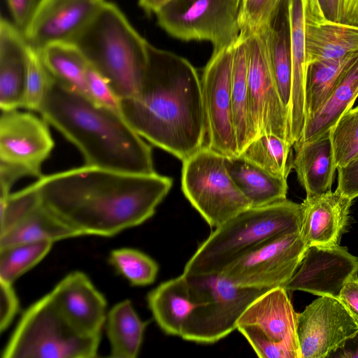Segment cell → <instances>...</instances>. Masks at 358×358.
Here are the masks:
<instances>
[{
    "label": "cell",
    "mask_w": 358,
    "mask_h": 358,
    "mask_svg": "<svg viewBox=\"0 0 358 358\" xmlns=\"http://www.w3.org/2000/svg\"><path fill=\"white\" fill-rule=\"evenodd\" d=\"M231 105L239 155L255 138L249 108L246 45L245 39L241 36L234 46Z\"/></svg>",
    "instance_id": "obj_30"
},
{
    "label": "cell",
    "mask_w": 358,
    "mask_h": 358,
    "mask_svg": "<svg viewBox=\"0 0 358 358\" xmlns=\"http://www.w3.org/2000/svg\"><path fill=\"white\" fill-rule=\"evenodd\" d=\"M39 50L47 69L55 80L89 97L86 80L89 64L73 43H54Z\"/></svg>",
    "instance_id": "obj_31"
},
{
    "label": "cell",
    "mask_w": 358,
    "mask_h": 358,
    "mask_svg": "<svg viewBox=\"0 0 358 358\" xmlns=\"http://www.w3.org/2000/svg\"><path fill=\"white\" fill-rule=\"evenodd\" d=\"M80 236L40 203L5 232L0 234V248L23 243L50 242Z\"/></svg>",
    "instance_id": "obj_28"
},
{
    "label": "cell",
    "mask_w": 358,
    "mask_h": 358,
    "mask_svg": "<svg viewBox=\"0 0 358 358\" xmlns=\"http://www.w3.org/2000/svg\"><path fill=\"white\" fill-rule=\"evenodd\" d=\"M338 170V190L342 195L353 201L358 196V155Z\"/></svg>",
    "instance_id": "obj_42"
},
{
    "label": "cell",
    "mask_w": 358,
    "mask_h": 358,
    "mask_svg": "<svg viewBox=\"0 0 358 358\" xmlns=\"http://www.w3.org/2000/svg\"><path fill=\"white\" fill-rule=\"evenodd\" d=\"M147 324V322L140 318L129 300L115 304L107 313L105 322L110 345V357H136Z\"/></svg>",
    "instance_id": "obj_29"
},
{
    "label": "cell",
    "mask_w": 358,
    "mask_h": 358,
    "mask_svg": "<svg viewBox=\"0 0 358 358\" xmlns=\"http://www.w3.org/2000/svg\"><path fill=\"white\" fill-rule=\"evenodd\" d=\"M327 358H358V331L334 350Z\"/></svg>",
    "instance_id": "obj_46"
},
{
    "label": "cell",
    "mask_w": 358,
    "mask_h": 358,
    "mask_svg": "<svg viewBox=\"0 0 358 358\" xmlns=\"http://www.w3.org/2000/svg\"><path fill=\"white\" fill-rule=\"evenodd\" d=\"M357 331L358 323L338 299L321 296L296 315L301 358H327Z\"/></svg>",
    "instance_id": "obj_14"
},
{
    "label": "cell",
    "mask_w": 358,
    "mask_h": 358,
    "mask_svg": "<svg viewBox=\"0 0 358 358\" xmlns=\"http://www.w3.org/2000/svg\"><path fill=\"white\" fill-rule=\"evenodd\" d=\"M352 201L338 190L306 196L301 203L300 236L307 247L338 245L349 220Z\"/></svg>",
    "instance_id": "obj_19"
},
{
    "label": "cell",
    "mask_w": 358,
    "mask_h": 358,
    "mask_svg": "<svg viewBox=\"0 0 358 358\" xmlns=\"http://www.w3.org/2000/svg\"><path fill=\"white\" fill-rule=\"evenodd\" d=\"M338 299L358 323V274L353 275L345 284Z\"/></svg>",
    "instance_id": "obj_45"
},
{
    "label": "cell",
    "mask_w": 358,
    "mask_h": 358,
    "mask_svg": "<svg viewBox=\"0 0 358 358\" xmlns=\"http://www.w3.org/2000/svg\"><path fill=\"white\" fill-rule=\"evenodd\" d=\"M14 24L23 32L27 26L38 0H7Z\"/></svg>",
    "instance_id": "obj_44"
},
{
    "label": "cell",
    "mask_w": 358,
    "mask_h": 358,
    "mask_svg": "<svg viewBox=\"0 0 358 358\" xmlns=\"http://www.w3.org/2000/svg\"><path fill=\"white\" fill-rule=\"evenodd\" d=\"M270 65L280 99L289 115L292 63L290 48L288 0H282L262 30Z\"/></svg>",
    "instance_id": "obj_23"
},
{
    "label": "cell",
    "mask_w": 358,
    "mask_h": 358,
    "mask_svg": "<svg viewBox=\"0 0 358 358\" xmlns=\"http://www.w3.org/2000/svg\"><path fill=\"white\" fill-rule=\"evenodd\" d=\"M242 37L246 45L249 108L255 138L271 134L290 143L289 113L278 92L263 32Z\"/></svg>",
    "instance_id": "obj_12"
},
{
    "label": "cell",
    "mask_w": 358,
    "mask_h": 358,
    "mask_svg": "<svg viewBox=\"0 0 358 358\" xmlns=\"http://www.w3.org/2000/svg\"><path fill=\"white\" fill-rule=\"evenodd\" d=\"M170 0H138L139 6L148 13H156Z\"/></svg>",
    "instance_id": "obj_47"
},
{
    "label": "cell",
    "mask_w": 358,
    "mask_h": 358,
    "mask_svg": "<svg viewBox=\"0 0 358 358\" xmlns=\"http://www.w3.org/2000/svg\"><path fill=\"white\" fill-rule=\"evenodd\" d=\"M182 162V190L210 227L251 207L229 176L225 155L207 145Z\"/></svg>",
    "instance_id": "obj_8"
},
{
    "label": "cell",
    "mask_w": 358,
    "mask_h": 358,
    "mask_svg": "<svg viewBox=\"0 0 358 358\" xmlns=\"http://www.w3.org/2000/svg\"><path fill=\"white\" fill-rule=\"evenodd\" d=\"M307 248L299 232L275 236L235 259L220 274L242 287H285L299 266Z\"/></svg>",
    "instance_id": "obj_11"
},
{
    "label": "cell",
    "mask_w": 358,
    "mask_h": 358,
    "mask_svg": "<svg viewBox=\"0 0 358 358\" xmlns=\"http://www.w3.org/2000/svg\"><path fill=\"white\" fill-rule=\"evenodd\" d=\"M306 51L308 64L358 52V27L333 22H309L306 19Z\"/></svg>",
    "instance_id": "obj_27"
},
{
    "label": "cell",
    "mask_w": 358,
    "mask_h": 358,
    "mask_svg": "<svg viewBox=\"0 0 358 358\" xmlns=\"http://www.w3.org/2000/svg\"><path fill=\"white\" fill-rule=\"evenodd\" d=\"M48 123L27 111L1 110L0 162L21 166L41 178V165L53 148Z\"/></svg>",
    "instance_id": "obj_15"
},
{
    "label": "cell",
    "mask_w": 358,
    "mask_h": 358,
    "mask_svg": "<svg viewBox=\"0 0 358 358\" xmlns=\"http://www.w3.org/2000/svg\"><path fill=\"white\" fill-rule=\"evenodd\" d=\"M292 145L274 134H264L252 141L239 154L268 173L287 179L292 169Z\"/></svg>",
    "instance_id": "obj_33"
},
{
    "label": "cell",
    "mask_w": 358,
    "mask_h": 358,
    "mask_svg": "<svg viewBox=\"0 0 358 358\" xmlns=\"http://www.w3.org/2000/svg\"><path fill=\"white\" fill-rule=\"evenodd\" d=\"M147 299L161 329L166 334L180 336L186 318L196 307L185 275L161 283L148 294Z\"/></svg>",
    "instance_id": "obj_25"
},
{
    "label": "cell",
    "mask_w": 358,
    "mask_h": 358,
    "mask_svg": "<svg viewBox=\"0 0 358 358\" xmlns=\"http://www.w3.org/2000/svg\"><path fill=\"white\" fill-rule=\"evenodd\" d=\"M37 112L79 150L85 165L155 173L151 147L120 111L99 105L52 78Z\"/></svg>",
    "instance_id": "obj_3"
},
{
    "label": "cell",
    "mask_w": 358,
    "mask_h": 358,
    "mask_svg": "<svg viewBox=\"0 0 358 358\" xmlns=\"http://www.w3.org/2000/svg\"><path fill=\"white\" fill-rule=\"evenodd\" d=\"M32 184L41 204L80 236L110 237L150 219L173 180L84 165Z\"/></svg>",
    "instance_id": "obj_1"
},
{
    "label": "cell",
    "mask_w": 358,
    "mask_h": 358,
    "mask_svg": "<svg viewBox=\"0 0 358 358\" xmlns=\"http://www.w3.org/2000/svg\"><path fill=\"white\" fill-rule=\"evenodd\" d=\"M89 98L102 106L120 111V99L106 80L90 65L86 72Z\"/></svg>",
    "instance_id": "obj_41"
},
{
    "label": "cell",
    "mask_w": 358,
    "mask_h": 358,
    "mask_svg": "<svg viewBox=\"0 0 358 358\" xmlns=\"http://www.w3.org/2000/svg\"><path fill=\"white\" fill-rule=\"evenodd\" d=\"M292 168L306 192V196L324 194L331 190L337 169L331 130L311 141L294 147Z\"/></svg>",
    "instance_id": "obj_22"
},
{
    "label": "cell",
    "mask_w": 358,
    "mask_h": 358,
    "mask_svg": "<svg viewBox=\"0 0 358 358\" xmlns=\"http://www.w3.org/2000/svg\"><path fill=\"white\" fill-rule=\"evenodd\" d=\"M306 0H288L290 48L292 63V94L289 115V139L293 146L301 138L306 123L305 85Z\"/></svg>",
    "instance_id": "obj_21"
},
{
    "label": "cell",
    "mask_w": 358,
    "mask_h": 358,
    "mask_svg": "<svg viewBox=\"0 0 358 358\" xmlns=\"http://www.w3.org/2000/svg\"><path fill=\"white\" fill-rule=\"evenodd\" d=\"M148 64L138 94L120 101L131 127L152 145L185 160L207 135L201 83L183 57L148 43Z\"/></svg>",
    "instance_id": "obj_2"
},
{
    "label": "cell",
    "mask_w": 358,
    "mask_h": 358,
    "mask_svg": "<svg viewBox=\"0 0 358 358\" xmlns=\"http://www.w3.org/2000/svg\"><path fill=\"white\" fill-rule=\"evenodd\" d=\"M105 0H38L24 30L27 43L38 50L71 43L90 22Z\"/></svg>",
    "instance_id": "obj_16"
},
{
    "label": "cell",
    "mask_w": 358,
    "mask_h": 358,
    "mask_svg": "<svg viewBox=\"0 0 358 358\" xmlns=\"http://www.w3.org/2000/svg\"><path fill=\"white\" fill-rule=\"evenodd\" d=\"M0 330L3 331L10 325L19 309L17 296L13 284L0 281Z\"/></svg>",
    "instance_id": "obj_43"
},
{
    "label": "cell",
    "mask_w": 358,
    "mask_h": 358,
    "mask_svg": "<svg viewBox=\"0 0 358 358\" xmlns=\"http://www.w3.org/2000/svg\"><path fill=\"white\" fill-rule=\"evenodd\" d=\"M101 335L84 334L73 327L50 293L22 314L4 350L3 358H93Z\"/></svg>",
    "instance_id": "obj_6"
},
{
    "label": "cell",
    "mask_w": 358,
    "mask_h": 358,
    "mask_svg": "<svg viewBox=\"0 0 358 358\" xmlns=\"http://www.w3.org/2000/svg\"><path fill=\"white\" fill-rule=\"evenodd\" d=\"M303 207L284 199L250 207L215 227L187 262V275L220 274L230 263L275 236L299 232Z\"/></svg>",
    "instance_id": "obj_5"
},
{
    "label": "cell",
    "mask_w": 358,
    "mask_h": 358,
    "mask_svg": "<svg viewBox=\"0 0 358 358\" xmlns=\"http://www.w3.org/2000/svg\"><path fill=\"white\" fill-rule=\"evenodd\" d=\"M350 1L351 0H306V21L346 24Z\"/></svg>",
    "instance_id": "obj_40"
},
{
    "label": "cell",
    "mask_w": 358,
    "mask_h": 358,
    "mask_svg": "<svg viewBox=\"0 0 358 358\" xmlns=\"http://www.w3.org/2000/svg\"><path fill=\"white\" fill-rule=\"evenodd\" d=\"M57 307L78 331L101 335L106 320V301L83 272L73 271L50 292Z\"/></svg>",
    "instance_id": "obj_18"
},
{
    "label": "cell",
    "mask_w": 358,
    "mask_h": 358,
    "mask_svg": "<svg viewBox=\"0 0 358 358\" xmlns=\"http://www.w3.org/2000/svg\"><path fill=\"white\" fill-rule=\"evenodd\" d=\"M357 97L358 57L343 73L322 105L306 118L297 145L316 138L331 130L339 118L352 107Z\"/></svg>",
    "instance_id": "obj_26"
},
{
    "label": "cell",
    "mask_w": 358,
    "mask_h": 358,
    "mask_svg": "<svg viewBox=\"0 0 358 358\" xmlns=\"http://www.w3.org/2000/svg\"><path fill=\"white\" fill-rule=\"evenodd\" d=\"M185 276L196 307L180 336L197 343H214L228 336L251 303L268 290L239 287L220 274Z\"/></svg>",
    "instance_id": "obj_7"
},
{
    "label": "cell",
    "mask_w": 358,
    "mask_h": 358,
    "mask_svg": "<svg viewBox=\"0 0 358 358\" xmlns=\"http://www.w3.org/2000/svg\"><path fill=\"white\" fill-rule=\"evenodd\" d=\"M282 0H241L239 26L241 36L261 31L267 25Z\"/></svg>",
    "instance_id": "obj_39"
},
{
    "label": "cell",
    "mask_w": 358,
    "mask_h": 358,
    "mask_svg": "<svg viewBox=\"0 0 358 358\" xmlns=\"http://www.w3.org/2000/svg\"><path fill=\"white\" fill-rule=\"evenodd\" d=\"M120 100L136 96L148 64V43L114 3L106 1L71 42Z\"/></svg>",
    "instance_id": "obj_4"
},
{
    "label": "cell",
    "mask_w": 358,
    "mask_h": 358,
    "mask_svg": "<svg viewBox=\"0 0 358 358\" xmlns=\"http://www.w3.org/2000/svg\"><path fill=\"white\" fill-rule=\"evenodd\" d=\"M234 46L213 50L201 79L208 146L225 156L238 155L231 105Z\"/></svg>",
    "instance_id": "obj_13"
},
{
    "label": "cell",
    "mask_w": 358,
    "mask_h": 358,
    "mask_svg": "<svg viewBox=\"0 0 358 358\" xmlns=\"http://www.w3.org/2000/svg\"><path fill=\"white\" fill-rule=\"evenodd\" d=\"M358 274V257L345 247H308L301 262L285 285L287 291H303L338 299L345 284Z\"/></svg>",
    "instance_id": "obj_17"
},
{
    "label": "cell",
    "mask_w": 358,
    "mask_h": 358,
    "mask_svg": "<svg viewBox=\"0 0 358 358\" xmlns=\"http://www.w3.org/2000/svg\"><path fill=\"white\" fill-rule=\"evenodd\" d=\"M357 57L358 52H356L339 59L317 61L308 64L305 85L306 118L322 105L343 73Z\"/></svg>",
    "instance_id": "obj_32"
},
{
    "label": "cell",
    "mask_w": 358,
    "mask_h": 358,
    "mask_svg": "<svg viewBox=\"0 0 358 358\" xmlns=\"http://www.w3.org/2000/svg\"><path fill=\"white\" fill-rule=\"evenodd\" d=\"M337 169L358 155V106L345 113L331 129Z\"/></svg>",
    "instance_id": "obj_36"
},
{
    "label": "cell",
    "mask_w": 358,
    "mask_h": 358,
    "mask_svg": "<svg viewBox=\"0 0 358 358\" xmlns=\"http://www.w3.org/2000/svg\"><path fill=\"white\" fill-rule=\"evenodd\" d=\"M38 203L33 184L0 199V234L10 229Z\"/></svg>",
    "instance_id": "obj_38"
},
{
    "label": "cell",
    "mask_w": 358,
    "mask_h": 358,
    "mask_svg": "<svg viewBox=\"0 0 358 358\" xmlns=\"http://www.w3.org/2000/svg\"><path fill=\"white\" fill-rule=\"evenodd\" d=\"M52 244L23 243L0 248V281L13 284L38 264L48 254Z\"/></svg>",
    "instance_id": "obj_34"
},
{
    "label": "cell",
    "mask_w": 358,
    "mask_h": 358,
    "mask_svg": "<svg viewBox=\"0 0 358 358\" xmlns=\"http://www.w3.org/2000/svg\"><path fill=\"white\" fill-rule=\"evenodd\" d=\"M231 179L251 207L269 205L287 199L286 178L274 176L240 155L225 156Z\"/></svg>",
    "instance_id": "obj_24"
},
{
    "label": "cell",
    "mask_w": 358,
    "mask_h": 358,
    "mask_svg": "<svg viewBox=\"0 0 358 358\" xmlns=\"http://www.w3.org/2000/svg\"><path fill=\"white\" fill-rule=\"evenodd\" d=\"M297 313L285 287L268 289L240 317L237 329L262 358H301L296 333Z\"/></svg>",
    "instance_id": "obj_10"
},
{
    "label": "cell",
    "mask_w": 358,
    "mask_h": 358,
    "mask_svg": "<svg viewBox=\"0 0 358 358\" xmlns=\"http://www.w3.org/2000/svg\"><path fill=\"white\" fill-rule=\"evenodd\" d=\"M52 76L47 69L40 50L28 44L25 91L22 108L38 111Z\"/></svg>",
    "instance_id": "obj_37"
},
{
    "label": "cell",
    "mask_w": 358,
    "mask_h": 358,
    "mask_svg": "<svg viewBox=\"0 0 358 358\" xmlns=\"http://www.w3.org/2000/svg\"><path fill=\"white\" fill-rule=\"evenodd\" d=\"M109 263L118 273L132 285L152 284L157 275V262L143 252L134 248H122L110 252Z\"/></svg>",
    "instance_id": "obj_35"
},
{
    "label": "cell",
    "mask_w": 358,
    "mask_h": 358,
    "mask_svg": "<svg viewBox=\"0 0 358 358\" xmlns=\"http://www.w3.org/2000/svg\"><path fill=\"white\" fill-rule=\"evenodd\" d=\"M357 9H358V1H357Z\"/></svg>",
    "instance_id": "obj_48"
},
{
    "label": "cell",
    "mask_w": 358,
    "mask_h": 358,
    "mask_svg": "<svg viewBox=\"0 0 358 358\" xmlns=\"http://www.w3.org/2000/svg\"><path fill=\"white\" fill-rule=\"evenodd\" d=\"M241 4V0H170L155 14L170 35L208 41L219 50L234 46L240 36Z\"/></svg>",
    "instance_id": "obj_9"
},
{
    "label": "cell",
    "mask_w": 358,
    "mask_h": 358,
    "mask_svg": "<svg viewBox=\"0 0 358 358\" xmlns=\"http://www.w3.org/2000/svg\"><path fill=\"white\" fill-rule=\"evenodd\" d=\"M28 43L23 32L1 17L0 20V109L22 108Z\"/></svg>",
    "instance_id": "obj_20"
}]
</instances>
